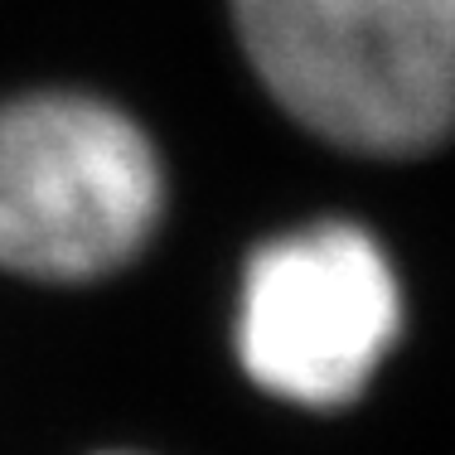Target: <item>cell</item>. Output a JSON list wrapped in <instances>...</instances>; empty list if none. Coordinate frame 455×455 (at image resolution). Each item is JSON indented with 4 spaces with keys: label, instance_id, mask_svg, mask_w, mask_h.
<instances>
[{
    "label": "cell",
    "instance_id": "obj_1",
    "mask_svg": "<svg viewBox=\"0 0 455 455\" xmlns=\"http://www.w3.org/2000/svg\"><path fill=\"white\" fill-rule=\"evenodd\" d=\"M267 92L359 156L455 136V0H233Z\"/></svg>",
    "mask_w": 455,
    "mask_h": 455
},
{
    "label": "cell",
    "instance_id": "obj_2",
    "mask_svg": "<svg viewBox=\"0 0 455 455\" xmlns=\"http://www.w3.org/2000/svg\"><path fill=\"white\" fill-rule=\"evenodd\" d=\"M165 175L122 107L29 92L0 107V267L35 281L116 272L150 243Z\"/></svg>",
    "mask_w": 455,
    "mask_h": 455
},
{
    "label": "cell",
    "instance_id": "obj_3",
    "mask_svg": "<svg viewBox=\"0 0 455 455\" xmlns=\"http://www.w3.org/2000/svg\"><path fill=\"white\" fill-rule=\"evenodd\" d=\"M403 334V286L359 223H310L257 247L243 272L237 359L281 403L344 407Z\"/></svg>",
    "mask_w": 455,
    "mask_h": 455
}]
</instances>
